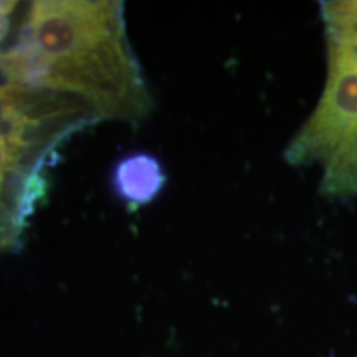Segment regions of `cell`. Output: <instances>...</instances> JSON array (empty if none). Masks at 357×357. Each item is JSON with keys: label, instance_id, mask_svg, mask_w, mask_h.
<instances>
[{"label": "cell", "instance_id": "7a4b0ae2", "mask_svg": "<svg viewBox=\"0 0 357 357\" xmlns=\"http://www.w3.org/2000/svg\"><path fill=\"white\" fill-rule=\"evenodd\" d=\"M328 71L321 98L287 147L291 166H319L321 194L357 199V2H323Z\"/></svg>", "mask_w": 357, "mask_h": 357}, {"label": "cell", "instance_id": "3957f363", "mask_svg": "<svg viewBox=\"0 0 357 357\" xmlns=\"http://www.w3.org/2000/svg\"><path fill=\"white\" fill-rule=\"evenodd\" d=\"M166 172L153 154L134 153L116 164L113 189L131 207H141L158 197L166 185Z\"/></svg>", "mask_w": 357, "mask_h": 357}, {"label": "cell", "instance_id": "277c9868", "mask_svg": "<svg viewBox=\"0 0 357 357\" xmlns=\"http://www.w3.org/2000/svg\"><path fill=\"white\" fill-rule=\"evenodd\" d=\"M24 3L0 2V53L10 45L19 29Z\"/></svg>", "mask_w": 357, "mask_h": 357}, {"label": "cell", "instance_id": "6da1fadb", "mask_svg": "<svg viewBox=\"0 0 357 357\" xmlns=\"http://www.w3.org/2000/svg\"><path fill=\"white\" fill-rule=\"evenodd\" d=\"M0 75L17 86L83 98L101 121L137 124L154 106L129 42L123 2L24 3L15 37L0 53Z\"/></svg>", "mask_w": 357, "mask_h": 357}]
</instances>
